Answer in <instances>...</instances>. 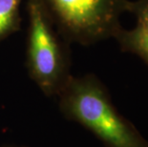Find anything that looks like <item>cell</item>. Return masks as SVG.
<instances>
[{
	"mask_svg": "<svg viewBox=\"0 0 148 147\" xmlns=\"http://www.w3.org/2000/svg\"><path fill=\"white\" fill-rule=\"evenodd\" d=\"M60 36L83 46L115 38L130 0H39Z\"/></svg>",
	"mask_w": 148,
	"mask_h": 147,
	"instance_id": "obj_3",
	"label": "cell"
},
{
	"mask_svg": "<svg viewBox=\"0 0 148 147\" xmlns=\"http://www.w3.org/2000/svg\"><path fill=\"white\" fill-rule=\"evenodd\" d=\"M3 147H21V146H14V145H7V146H3Z\"/></svg>",
	"mask_w": 148,
	"mask_h": 147,
	"instance_id": "obj_7",
	"label": "cell"
},
{
	"mask_svg": "<svg viewBox=\"0 0 148 147\" xmlns=\"http://www.w3.org/2000/svg\"><path fill=\"white\" fill-rule=\"evenodd\" d=\"M115 39L122 51L138 55L148 65V33L137 27L130 30L121 28Z\"/></svg>",
	"mask_w": 148,
	"mask_h": 147,
	"instance_id": "obj_4",
	"label": "cell"
},
{
	"mask_svg": "<svg viewBox=\"0 0 148 147\" xmlns=\"http://www.w3.org/2000/svg\"><path fill=\"white\" fill-rule=\"evenodd\" d=\"M22 0H0V42L19 29Z\"/></svg>",
	"mask_w": 148,
	"mask_h": 147,
	"instance_id": "obj_5",
	"label": "cell"
},
{
	"mask_svg": "<svg viewBox=\"0 0 148 147\" xmlns=\"http://www.w3.org/2000/svg\"><path fill=\"white\" fill-rule=\"evenodd\" d=\"M29 28L26 66L30 77L47 96H58L72 77L67 43L39 0H27Z\"/></svg>",
	"mask_w": 148,
	"mask_h": 147,
	"instance_id": "obj_2",
	"label": "cell"
},
{
	"mask_svg": "<svg viewBox=\"0 0 148 147\" xmlns=\"http://www.w3.org/2000/svg\"><path fill=\"white\" fill-rule=\"evenodd\" d=\"M128 12L133 14L136 17V27L148 33V0L130 1Z\"/></svg>",
	"mask_w": 148,
	"mask_h": 147,
	"instance_id": "obj_6",
	"label": "cell"
},
{
	"mask_svg": "<svg viewBox=\"0 0 148 147\" xmlns=\"http://www.w3.org/2000/svg\"><path fill=\"white\" fill-rule=\"evenodd\" d=\"M58 98L63 117L89 130L106 147H148V140L118 111L95 75L72 76Z\"/></svg>",
	"mask_w": 148,
	"mask_h": 147,
	"instance_id": "obj_1",
	"label": "cell"
}]
</instances>
